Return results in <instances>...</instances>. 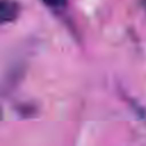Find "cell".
I'll list each match as a JSON object with an SVG mask.
<instances>
[{
    "label": "cell",
    "mask_w": 146,
    "mask_h": 146,
    "mask_svg": "<svg viewBox=\"0 0 146 146\" xmlns=\"http://www.w3.org/2000/svg\"><path fill=\"white\" fill-rule=\"evenodd\" d=\"M42 2L49 8L58 9V8H63L66 5L67 0H42Z\"/></svg>",
    "instance_id": "cell-2"
},
{
    "label": "cell",
    "mask_w": 146,
    "mask_h": 146,
    "mask_svg": "<svg viewBox=\"0 0 146 146\" xmlns=\"http://www.w3.org/2000/svg\"><path fill=\"white\" fill-rule=\"evenodd\" d=\"M18 15V6L11 0H2L0 6V17L2 23L14 21Z\"/></svg>",
    "instance_id": "cell-1"
}]
</instances>
